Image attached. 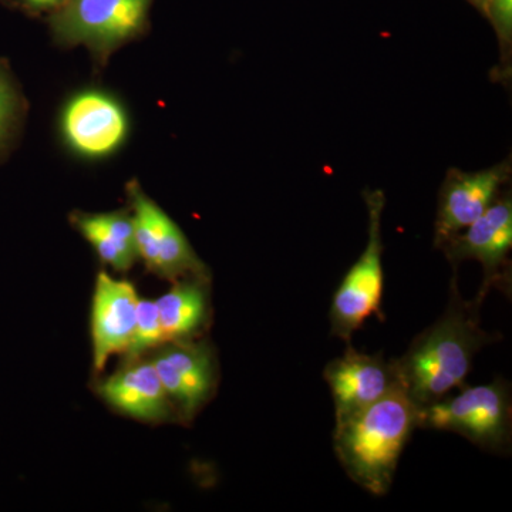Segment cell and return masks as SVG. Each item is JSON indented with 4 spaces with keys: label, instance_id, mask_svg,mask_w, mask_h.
I'll return each instance as SVG.
<instances>
[{
    "label": "cell",
    "instance_id": "1",
    "mask_svg": "<svg viewBox=\"0 0 512 512\" xmlns=\"http://www.w3.org/2000/svg\"><path fill=\"white\" fill-rule=\"evenodd\" d=\"M481 306L477 298H463L454 268L446 311L402 357L393 359L400 386L417 406H429L466 386L477 353L501 338L481 326Z\"/></svg>",
    "mask_w": 512,
    "mask_h": 512
},
{
    "label": "cell",
    "instance_id": "2",
    "mask_svg": "<svg viewBox=\"0 0 512 512\" xmlns=\"http://www.w3.org/2000/svg\"><path fill=\"white\" fill-rule=\"evenodd\" d=\"M420 407L402 386L335 426L333 448L353 483L382 497L392 487L407 441L419 429Z\"/></svg>",
    "mask_w": 512,
    "mask_h": 512
},
{
    "label": "cell",
    "instance_id": "3",
    "mask_svg": "<svg viewBox=\"0 0 512 512\" xmlns=\"http://www.w3.org/2000/svg\"><path fill=\"white\" fill-rule=\"evenodd\" d=\"M419 429L451 431L481 450L510 454L512 443L511 384L503 377L420 407Z\"/></svg>",
    "mask_w": 512,
    "mask_h": 512
},
{
    "label": "cell",
    "instance_id": "4",
    "mask_svg": "<svg viewBox=\"0 0 512 512\" xmlns=\"http://www.w3.org/2000/svg\"><path fill=\"white\" fill-rule=\"evenodd\" d=\"M362 195L369 217L366 247L340 281L329 309L330 333L346 343L367 319L384 320L382 218L386 195L375 188H366Z\"/></svg>",
    "mask_w": 512,
    "mask_h": 512
},
{
    "label": "cell",
    "instance_id": "5",
    "mask_svg": "<svg viewBox=\"0 0 512 512\" xmlns=\"http://www.w3.org/2000/svg\"><path fill=\"white\" fill-rule=\"evenodd\" d=\"M154 0H67L49 15L50 30L62 46H86L107 57L146 32Z\"/></svg>",
    "mask_w": 512,
    "mask_h": 512
},
{
    "label": "cell",
    "instance_id": "6",
    "mask_svg": "<svg viewBox=\"0 0 512 512\" xmlns=\"http://www.w3.org/2000/svg\"><path fill=\"white\" fill-rule=\"evenodd\" d=\"M458 268L464 261H477L483 268V284L476 298L484 303L488 293L511 295L512 197L507 188L473 224L448 238L439 248Z\"/></svg>",
    "mask_w": 512,
    "mask_h": 512
},
{
    "label": "cell",
    "instance_id": "7",
    "mask_svg": "<svg viewBox=\"0 0 512 512\" xmlns=\"http://www.w3.org/2000/svg\"><path fill=\"white\" fill-rule=\"evenodd\" d=\"M138 256L148 271L175 282L185 278H211L210 268L191 247L181 228L137 183L127 185Z\"/></svg>",
    "mask_w": 512,
    "mask_h": 512
},
{
    "label": "cell",
    "instance_id": "8",
    "mask_svg": "<svg viewBox=\"0 0 512 512\" xmlns=\"http://www.w3.org/2000/svg\"><path fill=\"white\" fill-rule=\"evenodd\" d=\"M151 357L178 419L190 423L217 392L220 372L208 340L167 342Z\"/></svg>",
    "mask_w": 512,
    "mask_h": 512
},
{
    "label": "cell",
    "instance_id": "9",
    "mask_svg": "<svg viewBox=\"0 0 512 512\" xmlns=\"http://www.w3.org/2000/svg\"><path fill=\"white\" fill-rule=\"evenodd\" d=\"M511 157L478 171L448 168L437 198L434 248L484 214L511 183Z\"/></svg>",
    "mask_w": 512,
    "mask_h": 512
},
{
    "label": "cell",
    "instance_id": "10",
    "mask_svg": "<svg viewBox=\"0 0 512 512\" xmlns=\"http://www.w3.org/2000/svg\"><path fill=\"white\" fill-rule=\"evenodd\" d=\"M335 404V426L372 406L394 387L400 386L393 359L359 352L348 346L342 356L330 360L323 370Z\"/></svg>",
    "mask_w": 512,
    "mask_h": 512
},
{
    "label": "cell",
    "instance_id": "11",
    "mask_svg": "<svg viewBox=\"0 0 512 512\" xmlns=\"http://www.w3.org/2000/svg\"><path fill=\"white\" fill-rule=\"evenodd\" d=\"M138 295L131 282L100 272L92 303L93 366L103 372L110 357L127 353L136 326Z\"/></svg>",
    "mask_w": 512,
    "mask_h": 512
},
{
    "label": "cell",
    "instance_id": "12",
    "mask_svg": "<svg viewBox=\"0 0 512 512\" xmlns=\"http://www.w3.org/2000/svg\"><path fill=\"white\" fill-rule=\"evenodd\" d=\"M62 128L74 151L87 157H103L123 143L127 117L123 107L109 94L84 92L67 104Z\"/></svg>",
    "mask_w": 512,
    "mask_h": 512
},
{
    "label": "cell",
    "instance_id": "13",
    "mask_svg": "<svg viewBox=\"0 0 512 512\" xmlns=\"http://www.w3.org/2000/svg\"><path fill=\"white\" fill-rule=\"evenodd\" d=\"M97 393L116 412L143 423L158 424L175 417L178 419L151 360L131 359L126 366L104 379L97 386Z\"/></svg>",
    "mask_w": 512,
    "mask_h": 512
},
{
    "label": "cell",
    "instance_id": "14",
    "mask_svg": "<svg viewBox=\"0 0 512 512\" xmlns=\"http://www.w3.org/2000/svg\"><path fill=\"white\" fill-rule=\"evenodd\" d=\"M156 301L165 343L195 340L210 326L211 278H185Z\"/></svg>",
    "mask_w": 512,
    "mask_h": 512
},
{
    "label": "cell",
    "instance_id": "15",
    "mask_svg": "<svg viewBox=\"0 0 512 512\" xmlns=\"http://www.w3.org/2000/svg\"><path fill=\"white\" fill-rule=\"evenodd\" d=\"M74 227L79 229L104 264L114 271L127 272L138 258L136 235L131 214L126 211L83 214L72 217Z\"/></svg>",
    "mask_w": 512,
    "mask_h": 512
},
{
    "label": "cell",
    "instance_id": "16",
    "mask_svg": "<svg viewBox=\"0 0 512 512\" xmlns=\"http://www.w3.org/2000/svg\"><path fill=\"white\" fill-rule=\"evenodd\" d=\"M493 26L498 42V63L491 70V80L510 87L512 77V0H490L483 13Z\"/></svg>",
    "mask_w": 512,
    "mask_h": 512
},
{
    "label": "cell",
    "instance_id": "17",
    "mask_svg": "<svg viewBox=\"0 0 512 512\" xmlns=\"http://www.w3.org/2000/svg\"><path fill=\"white\" fill-rule=\"evenodd\" d=\"M165 343L163 326L158 316L156 301L138 299L136 326L127 355L130 359L141 357L148 350L160 348Z\"/></svg>",
    "mask_w": 512,
    "mask_h": 512
},
{
    "label": "cell",
    "instance_id": "18",
    "mask_svg": "<svg viewBox=\"0 0 512 512\" xmlns=\"http://www.w3.org/2000/svg\"><path fill=\"white\" fill-rule=\"evenodd\" d=\"M19 113V96L8 74L0 69V146L9 137Z\"/></svg>",
    "mask_w": 512,
    "mask_h": 512
},
{
    "label": "cell",
    "instance_id": "19",
    "mask_svg": "<svg viewBox=\"0 0 512 512\" xmlns=\"http://www.w3.org/2000/svg\"><path fill=\"white\" fill-rule=\"evenodd\" d=\"M5 2L25 10V12L35 13V15H40V13L52 15L57 9L62 8L67 0H5Z\"/></svg>",
    "mask_w": 512,
    "mask_h": 512
},
{
    "label": "cell",
    "instance_id": "20",
    "mask_svg": "<svg viewBox=\"0 0 512 512\" xmlns=\"http://www.w3.org/2000/svg\"><path fill=\"white\" fill-rule=\"evenodd\" d=\"M466 2L470 3L473 8H476L478 12L483 13L485 6L490 0H466Z\"/></svg>",
    "mask_w": 512,
    "mask_h": 512
}]
</instances>
